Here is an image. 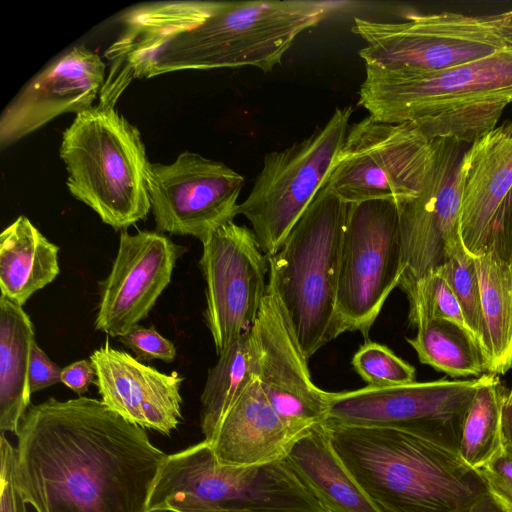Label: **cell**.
Here are the masks:
<instances>
[{"mask_svg":"<svg viewBox=\"0 0 512 512\" xmlns=\"http://www.w3.org/2000/svg\"><path fill=\"white\" fill-rule=\"evenodd\" d=\"M16 482L36 512H148L167 454L101 400L30 405L17 432Z\"/></svg>","mask_w":512,"mask_h":512,"instance_id":"1","label":"cell"},{"mask_svg":"<svg viewBox=\"0 0 512 512\" xmlns=\"http://www.w3.org/2000/svg\"><path fill=\"white\" fill-rule=\"evenodd\" d=\"M331 443L379 512H465L486 494L457 451L388 427L325 422Z\"/></svg>","mask_w":512,"mask_h":512,"instance_id":"2","label":"cell"},{"mask_svg":"<svg viewBox=\"0 0 512 512\" xmlns=\"http://www.w3.org/2000/svg\"><path fill=\"white\" fill-rule=\"evenodd\" d=\"M358 104L387 123H414L431 140L472 144L512 104V47L442 70L365 68Z\"/></svg>","mask_w":512,"mask_h":512,"instance_id":"3","label":"cell"},{"mask_svg":"<svg viewBox=\"0 0 512 512\" xmlns=\"http://www.w3.org/2000/svg\"><path fill=\"white\" fill-rule=\"evenodd\" d=\"M342 2L316 0L219 1L198 26L170 40L154 57L146 78L180 70L280 65L297 36Z\"/></svg>","mask_w":512,"mask_h":512,"instance_id":"4","label":"cell"},{"mask_svg":"<svg viewBox=\"0 0 512 512\" xmlns=\"http://www.w3.org/2000/svg\"><path fill=\"white\" fill-rule=\"evenodd\" d=\"M349 207L325 184L268 256L267 289L277 296L307 359L341 334L336 301Z\"/></svg>","mask_w":512,"mask_h":512,"instance_id":"5","label":"cell"},{"mask_svg":"<svg viewBox=\"0 0 512 512\" xmlns=\"http://www.w3.org/2000/svg\"><path fill=\"white\" fill-rule=\"evenodd\" d=\"M59 155L69 192L103 223L123 231L147 218L145 145L138 128L115 106L99 103L76 114L62 134Z\"/></svg>","mask_w":512,"mask_h":512,"instance_id":"6","label":"cell"},{"mask_svg":"<svg viewBox=\"0 0 512 512\" xmlns=\"http://www.w3.org/2000/svg\"><path fill=\"white\" fill-rule=\"evenodd\" d=\"M352 31L366 46L365 68L442 70L478 61L509 46L512 10L484 15L444 11L411 14L402 22L354 18Z\"/></svg>","mask_w":512,"mask_h":512,"instance_id":"7","label":"cell"},{"mask_svg":"<svg viewBox=\"0 0 512 512\" xmlns=\"http://www.w3.org/2000/svg\"><path fill=\"white\" fill-rule=\"evenodd\" d=\"M172 497L229 509L325 512L285 459L259 466L224 465L205 440L167 456L148 511Z\"/></svg>","mask_w":512,"mask_h":512,"instance_id":"8","label":"cell"},{"mask_svg":"<svg viewBox=\"0 0 512 512\" xmlns=\"http://www.w3.org/2000/svg\"><path fill=\"white\" fill-rule=\"evenodd\" d=\"M352 107L336 108L310 136L267 153L254 185L239 204L263 253L277 252L325 185L349 129Z\"/></svg>","mask_w":512,"mask_h":512,"instance_id":"9","label":"cell"},{"mask_svg":"<svg viewBox=\"0 0 512 512\" xmlns=\"http://www.w3.org/2000/svg\"><path fill=\"white\" fill-rule=\"evenodd\" d=\"M435 160V141L414 123L370 116L349 126L326 185L348 204L387 200L397 206L424 191Z\"/></svg>","mask_w":512,"mask_h":512,"instance_id":"10","label":"cell"},{"mask_svg":"<svg viewBox=\"0 0 512 512\" xmlns=\"http://www.w3.org/2000/svg\"><path fill=\"white\" fill-rule=\"evenodd\" d=\"M403 271L397 204L387 200L350 204L337 288L340 333L358 331L367 338Z\"/></svg>","mask_w":512,"mask_h":512,"instance_id":"11","label":"cell"},{"mask_svg":"<svg viewBox=\"0 0 512 512\" xmlns=\"http://www.w3.org/2000/svg\"><path fill=\"white\" fill-rule=\"evenodd\" d=\"M491 375L329 392L327 420L350 426L400 429L458 452L469 406Z\"/></svg>","mask_w":512,"mask_h":512,"instance_id":"12","label":"cell"},{"mask_svg":"<svg viewBox=\"0 0 512 512\" xmlns=\"http://www.w3.org/2000/svg\"><path fill=\"white\" fill-rule=\"evenodd\" d=\"M204 318L217 354L254 326L267 294L268 257L251 229L227 222L203 241Z\"/></svg>","mask_w":512,"mask_h":512,"instance_id":"13","label":"cell"},{"mask_svg":"<svg viewBox=\"0 0 512 512\" xmlns=\"http://www.w3.org/2000/svg\"><path fill=\"white\" fill-rule=\"evenodd\" d=\"M146 182L157 231L202 242L238 215L245 180L220 161L184 151L171 164L149 162Z\"/></svg>","mask_w":512,"mask_h":512,"instance_id":"14","label":"cell"},{"mask_svg":"<svg viewBox=\"0 0 512 512\" xmlns=\"http://www.w3.org/2000/svg\"><path fill=\"white\" fill-rule=\"evenodd\" d=\"M252 333L259 350L258 381L298 440L328 419V395L315 385L277 296L267 289Z\"/></svg>","mask_w":512,"mask_h":512,"instance_id":"15","label":"cell"},{"mask_svg":"<svg viewBox=\"0 0 512 512\" xmlns=\"http://www.w3.org/2000/svg\"><path fill=\"white\" fill-rule=\"evenodd\" d=\"M183 250L158 231H121L110 273L99 282L95 329L119 338L145 319Z\"/></svg>","mask_w":512,"mask_h":512,"instance_id":"16","label":"cell"},{"mask_svg":"<svg viewBox=\"0 0 512 512\" xmlns=\"http://www.w3.org/2000/svg\"><path fill=\"white\" fill-rule=\"evenodd\" d=\"M101 57L77 45L37 73L3 110L0 147L5 149L64 113L90 107L106 79Z\"/></svg>","mask_w":512,"mask_h":512,"instance_id":"17","label":"cell"},{"mask_svg":"<svg viewBox=\"0 0 512 512\" xmlns=\"http://www.w3.org/2000/svg\"><path fill=\"white\" fill-rule=\"evenodd\" d=\"M96 371L101 401L124 419L143 429L170 435L182 420L176 371L163 373L108 343L89 358Z\"/></svg>","mask_w":512,"mask_h":512,"instance_id":"18","label":"cell"},{"mask_svg":"<svg viewBox=\"0 0 512 512\" xmlns=\"http://www.w3.org/2000/svg\"><path fill=\"white\" fill-rule=\"evenodd\" d=\"M219 1H162L140 4L120 17L122 33L105 51L109 61L99 103H115L133 79L146 78L156 54L174 37L205 21Z\"/></svg>","mask_w":512,"mask_h":512,"instance_id":"19","label":"cell"},{"mask_svg":"<svg viewBox=\"0 0 512 512\" xmlns=\"http://www.w3.org/2000/svg\"><path fill=\"white\" fill-rule=\"evenodd\" d=\"M460 236L479 257L492 248L512 189V119L477 138L461 158Z\"/></svg>","mask_w":512,"mask_h":512,"instance_id":"20","label":"cell"},{"mask_svg":"<svg viewBox=\"0 0 512 512\" xmlns=\"http://www.w3.org/2000/svg\"><path fill=\"white\" fill-rule=\"evenodd\" d=\"M296 441L257 379L234 403L213 437L206 442L221 464L259 466L283 460Z\"/></svg>","mask_w":512,"mask_h":512,"instance_id":"21","label":"cell"},{"mask_svg":"<svg viewBox=\"0 0 512 512\" xmlns=\"http://www.w3.org/2000/svg\"><path fill=\"white\" fill-rule=\"evenodd\" d=\"M284 459L325 512H379L336 453L325 422L294 442Z\"/></svg>","mask_w":512,"mask_h":512,"instance_id":"22","label":"cell"},{"mask_svg":"<svg viewBox=\"0 0 512 512\" xmlns=\"http://www.w3.org/2000/svg\"><path fill=\"white\" fill-rule=\"evenodd\" d=\"M435 160L424 191L398 206L403 255V275L399 287L415 282L441 267L464 247L458 224L444 218L435 205Z\"/></svg>","mask_w":512,"mask_h":512,"instance_id":"23","label":"cell"},{"mask_svg":"<svg viewBox=\"0 0 512 512\" xmlns=\"http://www.w3.org/2000/svg\"><path fill=\"white\" fill-rule=\"evenodd\" d=\"M59 247L24 215L0 235L1 296L23 305L59 274Z\"/></svg>","mask_w":512,"mask_h":512,"instance_id":"24","label":"cell"},{"mask_svg":"<svg viewBox=\"0 0 512 512\" xmlns=\"http://www.w3.org/2000/svg\"><path fill=\"white\" fill-rule=\"evenodd\" d=\"M35 342L22 306L0 297V430L17 434L30 406L29 368Z\"/></svg>","mask_w":512,"mask_h":512,"instance_id":"25","label":"cell"},{"mask_svg":"<svg viewBox=\"0 0 512 512\" xmlns=\"http://www.w3.org/2000/svg\"><path fill=\"white\" fill-rule=\"evenodd\" d=\"M484 320L482 354L488 373L512 368V264L490 248L474 257Z\"/></svg>","mask_w":512,"mask_h":512,"instance_id":"26","label":"cell"},{"mask_svg":"<svg viewBox=\"0 0 512 512\" xmlns=\"http://www.w3.org/2000/svg\"><path fill=\"white\" fill-rule=\"evenodd\" d=\"M209 370L201 394L200 427L209 441L220 422L259 376V350L252 330L235 339Z\"/></svg>","mask_w":512,"mask_h":512,"instance_id":"27","label":"cell"},{"mask_svg":"<svg viewBox=\"0 0 512 512\" xmlns=\"http://www.w3.org/2000/svg\"><path fill=\"white\" fill-rule=\"evenodd\" d=\"M407 339L419 361L451 377H480L486 371L479 345L456 324L439 319L420 320Z\"/></svg>","mask_w":512,"mask_h":512,"instance_id":"28","label":"cell"},{"mask_svg":"<svg viewBox=\"0 0 512 512\" xmlns=\"http://www.w3.org/2000/svg\"><path fill=\"white\" fill-rule=\"evenodd\" d=\"M506 394L499 376L492 374L469 406L458 454L475 470L490 461L504 445L501 416Z\"/></svg>","mask_w":512,"mask_h":512,"instance_id":"29","label":"cell"},{"mask_svg":"<svg viewBox=\"0 0 512 512\" xmlns=\"http://www.w3.org/2000/svg\"><path fill=\"white\" fill-rule=\"evenodd\" d=\"M402 290L409 301L408 318L411 325L426 319L446 320L464 329L474 339L459 302L438 269L430 271Z\"/></svg>","mask_w":512,"mask_h":512,"instance_id":"30","label":"cell"},{"mask_svg":"<svg viewBox=\"0 0 512 512\" xmlns=\"http://www.w3.org/2000/svg\"><path fill=\"white\" fill-rule=\"evenodd\" d=\"M438 270L459 302L465 322L482 352L484 320L475 258L461 247Z\"/></svg>","mask_w":512,"mask_h":512,"instance_id":"31","label":"cell"},{"mask_svg":"<svg viewBox=\"0 0 512 512\" xmlns=\"http://www.w3.org/2000/svg\"><path fill=\"white\" fill-rule=\"evenodd\" d=\"M352 364L362 379L373 387L409 384L415 381L416 370L388 347L367 342L355 353Z\"/></svg>","mask_w":512,"mask_h":512,"instance_id":"32","label":"cell"},{"mask_svg":"<svg viewBox=\"0 0 512 512\" xmlns=\"http://www.w3.org/2000/svg\"><path fill=\"white\" fill-rule=\"evenodd\" d=\"M476 471L494 502L504 512H512V448L504 443L501 450Z\"/></svg>","mask_w":512,"mask_h":512,"instance_id":"33","label":"cell"},{"mask_svg":"<svg viewBox=\"0 0 512 512\" xmlns=\"http://www.w3.org/2000/svg\"><path fill=\"white\" fill-rule=\"evenodd\" d=\"M118 339L141 362L159 359L171 363L176 357L174 344L159 334L153 326L147 328L137 324Z\"/></svg>","mask_w":512,"mask_h":512,"instance_id":"34","label":"cell"},{"mask_svg":"<svg viewBox=\"0 0 512 512\" xmlns=\"http://www.w3.org/2000/svg\"><path fill=\"white\" fill-rule=\"evenodd\" d=\"M0 512H27L16 482V448L0 437Z\"/></svg>","mask_w":512,"mask_h":512,"instance_id":"35","label":"cell"},{"mask_svg":"<svg viewBox=\"0 0 512 512\" xmlns=\"http://www.w3.org/2000/svg\"><path fill=\"white\" fill-rule=\"evenodd\" d=\"M62 369L46 353L33 344L29 368V386L31 393L43 390L61 382Z\"/></svg>","mask_w":512,"mask_h":512,"instance_id":"36","label":"cell"},{"mask_svg":"<svg viewBox=\"0 0 512 512\" xmlns=\"http://www.w3.org/2000/svg\"><path fill=\"white\" fill-rule=\"evenodd\" d=\"M61 382L78 395L86 393L96 382V371L91 360H79L62 369Z\"/></svg>","mask_w":512,"mask_h":512,"instance_id":"37","label":"cell"},{"mask_svg":"<svg viewBox=\"0 0 512 512\" xmlns=\"http://www.w3.org/2000/svg\"><path fill=\"white\" fill-rule=\"evenodd\" d=\"M158 510L167 512H308L298 510H248L229 509L209 506L188 497H172L167 499Z\"/></svg>","mask_w":512,"mask_h":512,"instance_id":"38","label":"cell"},{"mask_svg":"<svg viewBox=\"0 0 512 512\" xmlns=\"http://www.w3.org/2000/svg\"><path fill=\"white\" fill-rule=\"evenodd\" d=\"M492 249L512 264V189L506 200Z\"/></svg>","mask_w":512,"mask_h":512,"instance_id":"39","label":"cell"},{"mask_svg":"<svg viewBox=\"0 0 512 512\" xmlns=\"http://www.w3.org/2000/svg\"><path fill=\"white\" fill-rule=\"evenodd\" d=\"M501 425L504 443L512 448V387L503 402Z\"/></svg>","mask_w":512,"mask_h":512,"instance_id":"40","label":"cell"},{"mask_svg":"<svg viewBox=\"0 0 512 512\" xmlns=\"http://www.w3.org/2000/svg\"><path fill=\"white\" fill-rule=\"evenodd\" d=\"M465 512H504L488 493Z\"/></svg>","mask_w":512,"mask_h":512,"instance_id":"41","label":"cell"},{"mask_svg":"<svg viewBox=\"0 0 512 512\" xmlns=\"http://www.w3.org/2000/svg\"><path fill=\"white\" fill-rule=\"evenodd\" d=\"M508 44L510 47H512V31L510 32L509 37H508Z\"/></svg>","mask_w":512,"mask_h":512,"instance_id":"42","label":"cell"},{"mask_svg":"<svg viewBox=\"0 0 512 512\" xmlns=\"http://www.w3.org/2000/svg\"><path fill=\"white\" fill-rule=\"evenodd\" d=\"M148 512H167L165 510H151V511H148Z\"/></svg>","mask_w":512,"mask_h":512,"instance_id":"43","label":"cell"}]
</instances>
